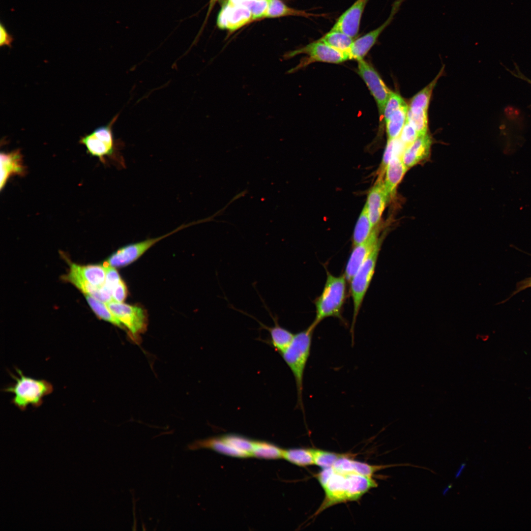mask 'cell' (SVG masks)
Segmentation results:
<instances>
[{
  "label": "cell",
  "instance_id": "obj_1",
  "mask_svg": "<svg viewBox=\"0 0 531 531\" xmlns=\"http://www.w3.org/2000/svg\"><path fill=\"white\" fill-rule=\"evenodd\" d=\"M316 477L324 491L325 497L316 515L334 504L357 500L378 486L371 477L342 473L332 467L323 469Z\"/></svg>",
  "mask_w": 531,
  "mask_h": 531
},
{
  "label": "cell",
  "instance_id": "obj_2",
  "mask_svg": "<svg viewBox=\"0 0 531 531\" xmlns=\"http://www.w3.org/2000/svg\"><path fill=\"white\" fill-rule=\"evenodd\" d=\"M315 327L311 324L305 329L295 334L286 349L280 355L292 371L297 391L296 408L304 413L303 401V378L310 354L312 336Z\"/></svg>",
  "mask_w": 531,
  "mask_h": 531
},
{
  "label": "cell",
  "instance_id": "obj_3",
  "mask_svg": "<svg viewBox=\"0 0 531 531\" xmlns=\"http://www.w3.org/2000/svg\"><path fill=\"white\" fill-rule=\"evenodd\" d=\"M326 278L321 294L314 303L316 316L311 324L316 328L324 319L335 317L343 320L342 312L347 297V282L344 273L335 276L326 269Z\"/></svg>",
  "mask_w": 531,
  "mask_h": 531
},
{
  "label": "cell",
  "instance_id": "obj_4",
  "mask_svg": "<svg viewBox=\"0 0 531 531\" xmlns=\"http://www.w3.org/2000/svg\"><path fill=\"white\" fill-rule=\"evenodd\" d=\"M17 376L10 373L14 382L3 389L6 392L13 394L12 403L21 411H25L29 406L40 407L43 398L54 390L52 384L44 379H36L25 375L16 368Z\"/></svg>",
  "mask_w": 531,
  "mask_h": 531
},
{
  "label": "cell",
  "instance_id": "obj_5",
  "mask_svg": "<svg viewBox=\"0 0 531 531\" xmlns=\"http://www.w3.org/2000/svg\"><path fill=\"white\" fill-rule=\"evenodd\" d=\"M381 245V240L349 282L350 293L353 303V314L351 328L353 339L354 337V329L356 320L364 296L374 276Z\"/></svg>",
  "mask_w": 531,
  "mask_h": 531
},
{
  "label": "cell",
  "instance_id": "obj_6",
  "mask_svg": "<svg viewBox=\"0 0 531 531\" xmlns=\"http://www.w3.org/2000/svg\"><path fill=\"white\" fill-rule=\"evenodd\" d=\"M111 312L120 321L130 339L139 344L141 335L147 329L148 319L142 307L112 300L107 303Z\"/></svg>",
  "mask_w": 531,
  "mask_h": 531
},
{
  "label": "cell",
  "instance_id": "obj_7",
  "mask_svg": "<svg viewBox=\"0 0 531 531\" xmlns=\"http://www.w3.org/2000/svg\"><path fill=\"white\" fill-rule=\"evenodd\" d=\"M196 224V222H194L183 224L163 236L125 245L114 253L106 262L109 266L114 267L125 266L137 260L150 247L159 241L182 229Z\"/></svg>",
  "mask_w": 531,
  "mask_h": 531
},
{
  "label": "cell",
  "instance_id": "obj_8",
  "mask_svg": "<svg viewBox=\"0 0 531 531\" xmlns=\"http://www.w3.org/2000/svg\"><path fill=\"white\" fill-rule=\"evenodd\" d=\"M358 73L375 98L380 114L383 116L392 91L386 87L375 69L363 59L358 61Z\"/></svg>",
  "mask_w": 531,
  "mask_h": 531
},
{
  "label": "cell",
  "instance_id": "obj_9",
  "mask_svg": "<svg viewBox=\"0 0 531 531\" xmlns=\"http://www.w3.org/2000/svg\"><path fill=\"white\" fill-rule=\"evenodd\" d=\"M260 298L263 302L264 306L268 312L274 322V325L272 326H269L265 324L253 316L242 310L235 308L232 305H231V307L234 310H237L256 320L260 324L259 330H266L269 333L270 338L269 339L266 340H261V341L265 342V343L271 346L274 348L275 351L277 352L280 354L289 346L294 338L295 334H293L290 330L280 325L279 324V318L278 316L276 314L273 315L265 304L263 298L261 296Z\"/></svg>",
  "mask_w": 531,
  "mask_h": 531
},
{
  "label": "cell",
  "instance_id": "obj_10",
  "mask_svg": "<svg viewBox=\"0 0 531 531\" xmlns=\"http://www.w3.org/2000/svg\"><path fill=\"white\" fill-rule=\"evenodd\" d=\"M403 1L396 0L392 4L389 17L382 25L354 41L349 54L350 59H354L357 61L363 59L382 32L391 23Z\"/></svg>",
  "mask_w": 531,
  "mask_h": 531
},
{
  "label": "cell",
  "instance_id": "obj_11",
  "mask_svg": "<svg viewBox=\"0 0 531 531\" xmlns=\"http://www.w3.org/2000/svg\"><path fill=\"white\" fill-rule=\"evenodd\" d=\"M80 143L85 145L92 156L98 157L104 162L106 156H114L118 150V143L114 134L104 132H92L82 137Z\"/></svg>",
  "mask_w": 531,
  "mask_h": 531
},
{
  "label": "cell",
  "instance_id": "obj_12",
  "mask_svg": "<svg viewBox=\"0 0 531 531\" xmlns=\"http://www.w3.org/2000/svg\"><path fill=\"white\" fill-rule=\"evenodd\" d=\"M252 20L251 12L247 6L227 1L219 12L217 25L220 29L234 31Z\"/></svg>",
  "mask_w": 531,
  "mask_h": 531
},
{
  "label": "cell",
  "instance_id": "obj_13",
  "mask_svg": "<svg viewBox=\"0 0 531 531\" xmlns=\"http://www.w3.org/2000/svg\"><path fill=\"white\" fill-rule=\"evenodd\" d=\"M381 240L376 227L367 239L354 246L344 273L348 283Z\"/></svg>",
  "mask_w": 531,
  "mask_h": 531
},
{
  "label": "cell",
  "instance_id": "obj_14",
  "mask_svg": "<svg viewBox=\"0 0 531 531\" xmlns=\"http://www.w3.org/2000/svg\"><path fill=\"white\" fill-rule=\"evenodd\" d=\"M305 54L309 62L320 61L339 63L350 59L349 55L341 52L318 39L293 52L290 55Z\"/></svg>",
  "mask_w": 531,
  "mask_h": 531
},
{
  "label": "cell",
  "instance_id": "obj_15",
  "mask_svg": "<svg viewBox=\"0 0 531 531\" xmlns=\"http://www.w3.org/2000/svg\"><path fill=\"white\" fill-rule=\"evenodd\" d=\"M367 0H356L337 20L330 30L343 32L352 38L358 33L360 21Z\"/></svg>",
  "mask_w": 531,
  "mask_h": 531
},
{
  "label": "cell",
  "instance_id": "obj_16",
  "mask_svg": "<svg viewBox=\"0 0 531 531\" xmlns=\"http://www.w3.org/2000/svg\"><path fill=\"white\" fill-rule=\"evenodd\" d=\"M389 198L382 178H379L370 190L365 205L374 228L377 227Z\"/></svg>",
  "mask_w": 531,
  "mask_h": 531
},
{
  "label": "cell",
  "instance_id": "obj_17",
  "mask_svg": "<svg viewBox=\"0 0 531 531\" xmlns=\"http://www.w3.org/2000/svg\"><path fill=\"white\" fill-rule=\"evenodd\" d=\"M350 454H347L339 459L334 463L332 468L335 471L347 473H355L366 476L372 477L377 471L386 468L395 466H416L411 464H400L388 465H371L368 464L353 460L350 458Z\"/></svg>",
  "mask_w": 531,
  "mask_h": 531
},
{
  "label": "cell",
  "instance_id": "obj_18",
  "mask_svg": "<svg viewBox=\"0 0 531 531\" xmlns=\"http://www.w3.org/2000/svg\"><path fill=\"white\" fill-rule=\"evenodd\" d=\"M432 144V139L428 133L418 137L405 148L401 156L403 163L409 169L424 161L430 154Z\"/></svg>",
  "mask_w": 531,
  "mask_h": 531
},
{
  "label": "cell",
  "instance_id": "obj_19",
  "mask_svg": "<svg viewBox=\"0 0 531 531\" xmlns=\"http://www.w3.org/2000/svg\"><path fill=\"white\" fill-rule=\"evenodd\" d=\"M401 154V152L396 149L385 170L384 182L389 199L395 193L397 185L409 169L403 163Z\"/></svg>",
  "mask_w": 531,
  "mask_h": 531
},
{
  "label": "cell",
  "instance_id": "obj_20",
  "mask_svg": "<svg viewBox=\"0 0 531 531\" xmlns=\"http://www.w3.org/2000/svg\"><path fill=\"white\" fill-rule=\"evenodd\" d=\"M187 448L192 450L200 448L211 449L221 454L235 457L245 458L250 456L246 453L240 451L231 445L222 437L196 440L188 444Z\"/></svg>",
  "mask_w": 531,
  "mask_h": 531
},
{
  "label": "cell",
  "instance_id": "obj_21",
  "mask_svg": "<svg viewBox=\"0 0 531 531\" xmlns=\"http://www.w3.org/2000/svg\"><path fill=\"white\" fill-rule=\"evenodd\" d=\"M24 172L22 157L19 150L9 153H0V188L1 190L4 187L8 179L11 175H20L23 174Z\"/></svg>",
  "mask_w": 531,
  "mask_h": 531
},
{
  "label": "cell",
  "instance_id": "obj_22",
  "mask_svg": "<svg viewBox=\"0 0 531 531\" xmlns=\"http://www.w3.org/2000/svg\"><path fill=\"white\" fill-rule=\"evenodd\" d=\"M75 266L81 276L91 285L96 287L104 285L106 270L103 265L80 266L75 264Z\"/></svg>",
  "mask_w": 531,
  "mask_h": 531
},
{
  "label": "cell",
  "instance_id": "obj_23",
  "mask_svg": "<svg viewBox=\"0 0 531 531\" xmlns=\"http://www.w3.org/2000/svg\"><path fill=\"white\" fill-rule=\"evenodd\" d=\"M287 16H301L305 18L319 17L322 15L307 12L304 10L291 8L281 0H269L268 9L266 15L267 18L280 17Z\"/></svg>",
  "mask_w": 531,
  "mask_h": 531
},
{
  "label": "cell",
  "instance_id": "obj_24",
  "mask_svg": "<svg viewBox=\"0 0 531 531\" xmlns=\"http://www.w3.org/2000/svg\"><path fill=\"white\" fill-rule=\"evenodd\" d=\"M335 50L349 55L353 45V38L338 31L329 30L319 39Z\"/></svg>",
  "mask_w": 531,
  "mask_h": 531
},
{
  "label": "cell",
  "instance_id": "obj_25",
  "mask_svg": "<svg viewBox=\"0 0 531 531\" xmlns=\"http://www.w3.org/2000/svg\"><path fill=\"white\" fill-rule=\"evenodd\" d=\"M375 228L371 223L366 205H365L354 227L353 236V246L367 239Z\"/></svg>",
  "mask_w": 531,
  "mask_h": 531
},
{
  "label": "cell",
  "instance_id": "obj_26",
  "mask_svg": "<svg viewBox=\"0 0 531 531\" xmlns=\"http://www.w3.org/2000/svg\"><path fill=\"white\" fill-rule=\"evenodd\" d=\"M408 109L405 104L395 111L385 122L388 140L398 138L406 122Z\"/></svg>",
  "mask_w": 531,
  "mask_h": 531
},
{
  "label": "cell",
  "instance_id": "obj_27",
  "mask_svg": "<svg viewBox=\"0 0 531 531\" xmlns=\"http://www.w3.org/2000/svg\"><path fill=\"white\" fill-rule=\"evenodd\" d=\"M89 306L95 314L101 319L108 322L124 330V327L120 321L111 312L104 302L92 296L85 295Z\"/></svg>",
  "mask_w": 531,
  "mask_h": 531
},
{
  "label": "cell",
  "instance_id": "obj_28",
  "mask_svg": "<svg viewBox=\"0 0 531 531\" xmlns=\"http://www.w3.org/2000/svg\"><path fill=\"white\" fill-rule=\"evenodd\" d=\"M284 450L271 443L254 441L251 456L266 459H276L283 457Z\"/></svg>",
  "mask_w": 531,
  "mask_h": 531
},
{
  "label": "cell",
  "instance_id": "obj_29",
  "mask_svg": "<svg viewBox=\"0 0 531 531\" xmlns=\"http://www.w3.org/2000/svg\"><path fill=\"white\" fill-rule=\"evenodd\" d=\"M406 119L415 128L418 137L427 133L428 111L408 107Z\"/></svg>",
  "mask_w": 531,
  "mask_h": 531
},
{
  "label": "cell",
  "instance_id": "obj_30",
  "mask_svg": "<svg viewBox=\"0 0 531 531\" xmlns=\"http://www.w3.org/2000/svg\"><path fill=\"white\" fill-rule=\"evenodd\" d=\"M443 67L436 78L427 86L416 94L411 99L409 108L421 109L428 111L433 90L438 79L442 74Z\"/></svg>",
  "mask_w": 531,
  "mask_h": 531
},
{
  "label": "cell",
  "instance_id": "obj_31",
  "mask_svg": "<svg viewBox=\"0 0 531 531\" xmlns=\"http://www.w3.org/2000/svg\"><path fill=\"white\" fill-rule=\"evenodd\" d=\"M283 458L300 467H306L314 464L313 456L310 448L284 450Z\"/></svg>",
  "mask_w": 531,
  "mask_h": 531
},
{
  "label": "cell",
  "instance_id": "obj_32",
  "mask_svg": "<svg viewBox=\"0 0 531 531\" xmlns=\"http://www.w3.org/2000/svg\"><path fill=\"white\" fill-rule=\"evenodd\" d=\"M314 464L323 469L332 467L336 461L347 454H340L315 448H310Z\"/></svg>",
  "mask_w": 531,
  "mask_h": 531
},
{
  "label": "cell",
  "instance_id": "obj_33",
  "mask_svg": "<svg viewBox=\"0 0 531 531\" xmlns=\"http://www.w3.org/2000/svg\"><path fill=\"white\" fill-rule=\"evenodd\" d=\"M221 437L235 448L246 453L251 456L254 441L236 435H227Z\"/></svg>",
  "mask_w": 531,
  "mask_h": 531
},
{
  "label": "cell",
  "instance_id": "obj_34",
  "mask_svg": "<svg viewBox=\"0 0 531 531\" xmlns=\"http://www.w3.org/2000/svg\"><path fill=\"white\" fill-rule=\"evenodd\" d=\"M269 0H245L240 3L250 10L253 20L266 17Z\"/></svg>",
  "mask_w": 531,
  "mask_h": 531
},
{
  "label": "cell",
  "instance_id": "obj_35",
  "mask_svg": "<svg viewBox=\"0 0 531 531\" xmlns=\"http://www.w3.org/2000/svg\"><path fill=\"white\" fill-rule=\"evenodd\" d=\"M405 104L406 103L399 94L392 91L384 109L383 117L385 122L395 111Z\"/></svg>",
  "mask_w": 531,
  "mask_h": 531
},
{
  "label": "cell",
  "instance_id": "obj_36",
  "mask_svg": "<svg viewBox=\"0 0 531 531\" xmlns=\"http://www.w3.org/2000/svg\"><path fill=\"white\" fill-rule=\"evenodd\" d=\"M418 137V134L415 128L406 119L399 136L400 141L406 147L413 142Z\"/></svg>",
  "mask_w": 531,
  "mask_h": 531
},
{
  "label": "cell",
  "instance_id": "obj_37",
  "mask_svg": "<svg viewBox=\"0 0 531 531\" xmlns=\"http://www.w3.org/2000/svg\"><path fill=\"white\" fill-rule=\"evenodd\" d=\"M395 150V139L388 140L383 155L382 164L380 169L379 178L383 177L387 165L394 154Z\"/></svg>",
  "mask_w": 531,
  "mask_h": 531
},
{
  "label": "cell",
  "instance_id": "obj_38",
  "mask_svg": "<svg viewBox=\"0 0 531 531\" xmlns=\"http://www.w3.org/2000/svg\"><path fill=\"white\" fill-rule=\"evenodd\" d=\"M106 267V273L104 285L112 292L113 289L121 280L117 270L109 266L106 262L103 264Z\"/></svg>",
  "mask_w": 531,
  "mask_h": 531
},
{
  "label": "cell",
  "instance_id": "obj_39",
  "mask_svg": "<svg viewBox=\"0 0 531 531\" xmlns=\"http://www.w3.org/2000/svg\"><path fill=\"white\" fill-rule=\"evenodd\" d=\"M127 295V290L125 283L121 280L112 290V296L113 300L122 302Z\"/></svg>",
  "mask_w": 531,
  "mask_h": 531
},
{
  "label": "cell",
  "instance_id": "obj_40",
  "mask_svg": "<svg viewBox=\"0 0 531 531\" xmlns=\"http://www.w3.org/2000/svg\"><path fill=\"white\" fill-rule=\"evenodd\" d=\"M14 38L12 35L9 34L5 26L0 23V46L2 47L7 46L11 47Z\"/></svg>",
  "mask_w": 531,
  "mask_h": 531
},
{
  "label": "cell",
  "instance_id": "obj_41",
  "mask_svg": "<svg viewBox=\"0 0 531 531\" xmlns=\"http://www.w3.org/2000/svg\"><path fill=\"white\" fill-rule=\"evenodd\" d=\"M531 287V277L523 281L519 284L516 292H520L525 289Z\"/></svg>",
  "mask_w": 531,
  "mask_h": 531
},
{
  "label": "cell",
  "instance_id": "obj_42",
  "mask_svg": "<svg viewBox=\"0 0 531 531\" xmlns=\"http://www.w3.org/2000/svg\"><path fill=\"white\" fill-rule=\"evenodd\" d=\"M217 0H210L208 11H207L206 16V18L205 19V23L203 24V26H204L205 23H206V21H207V19L208 17V16L209 15V14L211 12V11L212 10V9H213V6L215 5V4Z\"/></svg>",
  "mask_w": 531,
  "mask_h": 531
},
{
  "label": "cell",
  "instance_id": "obj_43",
  "mask_svg": "<svg viewBox=\"0 0 531 531\" xmlns=\"http://www.w3.org/2000/svg\"><path fill=\"white\" fill-rule=\"evenodd\" d=\"M465 464H463V465H461V467L460 469L459 470L458 472L456 473V477H458L461 474L462 470L465 468Z\"/></svg>",
  "mask_w": 531,
  "mask_h": 531
},
{
  "label": "cell",
  "instance_id": "obj_44",
  "mask_svg": "<svg viewBox=\"0 0 531 531\" xmlns=\"http://www.w3.org/2000/svg\"><path fill=\"white\" fill-rule=\"evenodd\" d=\"M244 0H228V1L231 2L233 3H234V4L240 3L241 2H242V1H244Z\"/></svg>",
  "mask_w": 531,
  "mask_h": 531
},
{
  "label": "cell",
  "instance_id": "obj_45",
  "mask_svg": "<svg viewBox=\"0 0 531 531\" xmlns=\"http://www.w3.org/2000/svg\"><path fill=\"white\" fill-rule=\"evenodd\" d=\"M451 486H452V485H451V486H450V487H449V486H448V487H447V488H446V489H445V490L443 491V494H445L446 492H446V491H447V490L448 489H449V488H450L451 487Z\"/></svg>",
  "mask_w": 531,
  "mask_h": 531
},
{
  "label": "cell",
  "instance_id": "obj_46",
  "mask_svg": "<svg viewBox=\"0 0 531 531\" xmlns=\"http://www.w3.org/2000/svg\"></svg>",
  "mask_w": 531,
  "mask_h": 531
}]
</instances>
